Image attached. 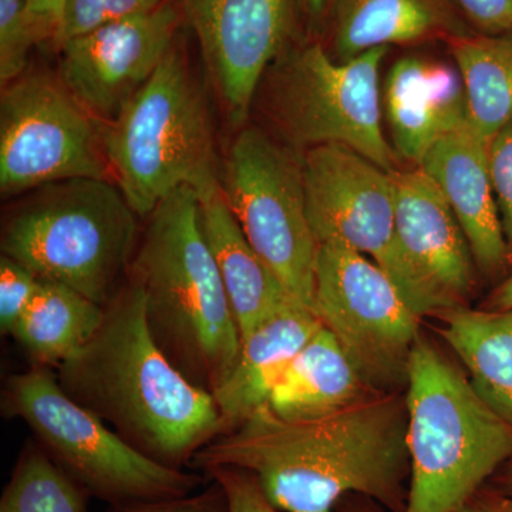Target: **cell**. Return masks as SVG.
<instances>
[{
    "instance_id": "obj_1",
    "label": "cell",
    "mask_w": 512,
    "mask_h": 512,
    "mask_svg": "<svg viewBox=\"0 0 512 512\" xmlns=\"http://www.w3.org/2000/svg\"><path fill=\"white\" fill-rule=\"evenodd\" d=\"M190 467L247 470L282 512H333L352 493L406 512V396L373 392L312 419H282L264 404L202 448Z\"/></svg>"
},
{
    "instance_id": "obj_2",
    "label": "cell",
    "mask_w": 512,
    "mask_h": 512,
    "mask_svg": "<svg viewBox=\"0 0 512 512\" xmlns=\"http://www.w3.org/2000/svg\"><path fill=\"white\" fill-rule=\"evenodd\" d=\"M55 373L74 402L164 466L190 467L225 433L214 396L188 382L154 342L143 292L128 278L93 338Z\"/></svg>"
},
{
    "instance_id": "obj_3",
    "label": "cell",
    "mask_w": 512,
    "mask_h": 512,
    "mask_svg": "<svg viewBox=\"0 0 512 512\" xmlns=\"http://www.w3.org/2000/svg\"><path fill=\"white\" fill-rule=\"evenodd\" d=\"M128 279L141 289L154 342L205 392L225 382L239 349L237 320L200 222V198L183 187L146 218Z\"/></svg>"
},
{
    "instance_id": "obj_4",
    "label": "cell",
    "mask_w": 512,
    "mask_h": 512,
    "mask_svg": "<svg viewBox=\"0 0 512 512\" xmlns=\"http://www.w3.org/2000/svg\"><path fill=\"white\" fill-rule=\"evenodd\" d=\"M406 512H456L512 458V426L420 335L407 372Z\"/></svg>"
},
{
    "instance_id": "obj_5",
    "label": "cell",
    "mask_w": 512,
    "mask_h": 512,
    "mask_svg": "<svg viewBox=\"0 0 512 512\" xmlns=\"http://www.w3.org/2000/svg\"><path fill=\"white\" fill-rule=\"evenodd\" d=\"M119 185L72 178L30 191L2 222V255L106 308L126 284L140 229Z\"/></svg>"
},
{
    "instance_id": "obj_6",
    "label": "cell",
    "mask_w": 512,
    "mask_h": 512,
    "mask_svg": "<svg viewBox=\"0 0 512 512\" xmlns=\"http://www.w3.org/2000/svg\"><path fill=\"white\" fill-rule=\"evenodd\" d=\"M111 174L140 218L188 187L198 198L221 190L207 100L184 56L171 49L119 116L103 127Z\"/></svg>"
},
{
    "instance_id": "obj_7",
    "label": "cell",
    "mask_w": 512,
    "mask_h": 512,
    "mask_svg": "<svg viewBox=\"0 0 512 512\" xmlns=\"http://www.w3.org/2000/svg\"><path fill=\"white\" fill-rule=\"evenodd\" d=\"M2 410L25 421L47 456L90 497L109 505L184 497L201 487L200 474L144 456L74 402L49 367L9 377Z\"/></svg>"
},
{
    "instance_id": "obj_8",
    "label": "cell",
    "mask_w": 512,
    "mask_h": 512,
    "mask_svg": "<svg viewBox=\"0 0 512 512\" xmlns=\"http://www.w3.org/2000/svg\"><path fill=\"white\" fill-rule=\"evenodd\" d=\"M389 47L338 62L320 45L276 60L269 111L292 148L338 144L383 170L396 171V153L382 128L380 66Z\"/></svg>"
},
{
    "instance_id": "obj_9",
    "label": "cell",
    "mask_w": 512,
    "mask_h": 512,
    "mask_svg": "<svg viewBox=\"0 0 512 512\" xmlns=\"http://www.w3.org/2000/svg\"><path fill=\"white\" fill-rule=\"evenodd\" d=\"M312 312L367 387L406 390L421 318L372 259L340 242L319 244Z\"/></svg>"
},
{
    "instance_id": "obj_10",
    "label": "cell",
    "mask_w": 512,
    "mask_h": 512,
    "mask_svg": "<svg viewBox=\"0 0 512 512\" xmlns=\"http://www.w3.org/2000/svg\"><path fill=\"white\" fill-rule=\"evenodd\" d=\"M221 190L239 228L293 301L311 309L319 242L306 208L302 160L259 128L229 147Z\"/></svg>"
},
{
    "instance_id": "obj_11",
    "label": "cell",
    "mask_w": 512,
    "mask_h": 512,
    "mask_svg": "<svg viewBox=\"0 0 512 512\" xmlns=\"http://www.w3.org/2000/svg\"><path fill=\"white\" fill-rule=\"evenodd\" d=\"M97 121L60 80L45 74H22L2 87V197L72 178L110 180L103 127Z\"/></svg>"
},
{
    "instance_id": "obj_12",
    "label": "cell",
    "mask_w": 512,
    "mask_h": 512,
    "mask_svg": "<svg viewBox=\"0 0 512 512\" xmlns=\"http://www.w3.org/2000/svg\"><path fill=\"white\" fill-rule=\"evenodd\" d=\"M302 171L316 241L340 242L372 259L412 308L409 274L397 244L393 171L338 144L306 150Z\"/></svg>"
},
{
    "instance_id": "obj_13",
    "label": "cell",
    "mask_w": 512,
    "mask_h": 512,
    "mask_svg": "<svg viewBox=\"0 0 512 512\" xmlns=\"http://www.w3.org/2000/svg\"><path fill=\"white\" fill-rule=\"evenodd\" d=\"M396 235L409 274L413 311L436 316L467 306L476 285L470 245L443 192L426 171H393Z\"/></svg>"
},
{
    "instance_id": "obj_14",
    "label": "cell",
    "mask_w": 512,
    "mask_h": 512,
    "mask_svg": "<svg viewBox=\"0 0 512 512\" xmlns=\"http://www.w3.org/2000/svg\"><path fill=\"white\" fill-rule=\"evenodd\" d=\"M180 10L229 120L242 123L288 39L289 0H180Z\"/></svg>"
},
{
    "instance_id": "obj_15",
    "label": "cell",
    "mask_w": 512,
    "mask_h": 512,
    "mask_svg": "<svg viewBox=\"0 0 512 512\" xmlns=\"http://www.w3.org/2000/svg\"><path fill=\"white\" fill-rule=\"evenodd\" d=\"M173 6L110 23L60 45L59 80L94 119L110 123L173 49Z\"/></svg>"
},
{
    "instance_id": "obj_16",
    "label": "cell",
    "mask_w": 512,
    "mask_h": 512,
    "mask_svg": "<svg viewBox=\"0 0 512 512\" xmlns=\"http://www.w3.org/2000/svg\"><path fill=\"white\" fill-rule=\"evenodd\" d=\"M383 106L394 153L416 167L441 138L468 127L466 90L457 67L424 57H403L393 64Z\"/></svg>"
},
{
    "instance_id": "obj_17",
    "label": "cell",
    "mask_w": 512,
    "mask_h": 512,
    "mask_svg": "<svg viewBox=\"0 0 512 512\" xmlns=\"http://www.w3.org/2000/svg\"><path fill=\"white\" fill-rule=\"evenodd\" d=\"M443 192L460 222L474 262L483 274L497 275L510 261L495 200L488 143L470 127L441 138L419 165Z\"/></svg>"
},
{
    "instance_id": "obj_18",
    "label": "cell",
    "mask_w": 512,
    "mask_h": 512,
    "mask_svg": "<svg viewBox=\"0 0 512 512\" xmlns=\"http://www.w3.org/2000/svg\"><path fill=\"white\" fill-rule=\"evenodd\" d=\"M200 222L217 262L241 340L278 313L299 305L251 247L222 190L201 198Z\"/></svg>"
},
{
    "instance_id": "obj_19",
    "label": "cell",
    "mask_w": 512,
    "mask_h": 512,
    "mask_svg": "<svg viewBox=\"0 0 512 512\" xmlns=\"http://www.w3.org/2000/svg\"><path fill=\"white\" fill-rule=\"evenodd\" d=\"M453 0H332V46L338 62L376 47L468 35Z\"/></svg>"
},
{
    "instance_id": "obj_20",
    "label": "cell",
    "mask_w": 512,
    "mask_h": 512,
    "mask_svg": "<svg viewBox=\"0 0 512 512\" xmlns=\"http://www.w3.org/2000/svg\"><path fill=\"white\" fill-rule=\"evenodd\" d=\"M320 326L311 309L293 305L241 340L231 372L214 393L224 434L238 429L268 402L286 366Z\"/></svg>"
},
{
    "instance_id": "obj_21",
    "label": "cell",
    "mask_w": 512,
    "mask_h": 512,
    "mask_svg": "<svg viewBox=\"0 0 512 512\" xmlns=\"http://www.w3.org/2000/svg\"><path fill=\"white\" fill-rule=\"evenodd\" d=\"M376 392L363 382L335 336L320 326L293 356L266 406L282 419L325 416Z\"/></svg>"
},
{
    "instance_id": "obj_22",
    "label": "cell",
    "mask_w": 512,
    "mask_h": 512,
    "mask_svg": "<svg viewBox=\"0 0 512 512\" xmlns=\"http://www.w3.org/2000/svg\"><path fill=\"white\" fill-rule=\"evenodd\" d=\"M439 333L454 350L478 396L512 426V309L468 306L433 316Z\"/></svg>"
},
{
    "instance_id": "obj_23",
    "label": "cell",
    "mask_w": 512,
    "mask_h": 512,
    "mask_svg": "<svg viewBox=\"0 0 512 512\" xmlns=\"http://www.w3.org/2000/svg\"><path fill=\"white\" fill-rule=\"evenodd\" d=\"M104 318V308L69 286L43 281L13 338L33 366L56 369L87 345Z\"/></svg>"
},
{
    "instance_id": "obj_24",
    "label": "cell",
    "mask_w": 512,
    "mask_h": 512,
    "mask_svg": "<svg viewBox=\"0 0 512 512\" xmlns=\"http://www.w3.org/2000/svg\"><path fill=\"white\" fill-rule=\"evenodd\" d=\"M466 90L468 127L491 138L512 121V35H464L447 40Z\"/></svg>"
},
{
    "instance_id": "obj_25",
    "label": "cell",
    "mask_w": 512,
    "mask_h": 512,
    "mask_svg": "<svg viewBox=\"0 0 512 512\" xmlns=\"http://www.w3.org/2000/svg\"><path fill=\"white\" fill-rule=\"evenodd\" d=\"M89 498L33 440L13 468L0 498V512H87Z\"/></svg>"
},
{
    "instance_id": "obj_26",
    "label": "cell",
    "mask_w": 512,
    "mask_h": 512,
    "mask_svg": "<svg viewBox=\"0 0 512 512\" xmlns=\"http://www.w3.org/2000/svg\"><path fill=\"white\" fill-rule=\"evenodd\" d=\"M50 39L35 16L28 0H0V83L8 86L25 73L30 49Z\"/></svg>"
},
{
    "instance_id": "obj_27",
    "label": "cell",
    "mask_w": 512,
    "mask_h": 512,
    "mask_svg": "<svg viewBox=\"0 0 512 512\" xmlns=\"http://www.w3.org/2000/svg\"><path fill=\"white\" fill-rule=\"evenodd\" d=\"M165 5V0H66L56 45L86 35L110 23L146 15Z\"/></svg>"
},
{
    "instance_id": "obj_28",
    "label": "cell",
    "mask_w": 512,
    "mask_h": 512,
    "mask_svg": "<svg viewBox=\"0 0 512 512\" xmlns=\"http://www.w3.org/2000/svg\"><path fill=\"white\" fill-rule=\"evenodd\" d=\"M42 279L9 256H0V330L13 335L39 291Z\"/></svg>"
},
{
    "instance_id": "obj_29",
    "label": "cell",
    "mask_w": 512,
    "mask_h": 512,
    "mask_svg": "<svg viewBox=\"0 0 512 512\" xmlns=\"http://www.w3.org/2000/svg\"><path fill=\"white\" fill-rule=\"evenodd\" d=\"M488 165L505 239L512 251V121L488 143Z\"/></svg>"
},
{
    "instance_id": "obj_30",
    "label": "cell",
    "mask_w": 512,
    "mask_h": 512,
    "mask_svg": "<svg viewBox=\"0 0 512 512\" xmlns=\"http://www.w3.org/2000/svg\"><path fill=\"white\" fill-rule=\"evenodd\" d=\"M205 476L221 485L228 512H282L265 494L255 476L237 467H214Z\"/></svg>"
},
{
    "instance_id": "obj_31",
    "label": "cell",
    "mask_w": 512,
    "mask_h": 512,
    "mask_svg": "<svg viewBox=\"0 0 512 512\" xmlns=\"http://www.w3.org/2000/svg\"><path fill=\"white\" fill-rule=\"evenodd\" d=\"M211 481L205 490H197L184 497L109 505L106 512H228L224 490L220 484Z\"/></svg>"
},
{
    "instance_id": "obj_32",
    "label": "cell",
    "mask_w": 512,
    "mask_h": 512,
    "mask_svg": "<svg viewBox=\"0 0 512 512\" xmlns=\"http://www.w3.org/2000/svg\"><path fill=\"white\" fill-rule=\"evenodd\" d=\"M453 3L481 35H512V0H453Z\"/></svg>"
},
{
    "instance_id": "obj_33",
    "label": "cell",
    "mask_w": 512,
    "mask_h": 512,
    "mask_svg": "<svg viewBox=\"0 0 512 512\" xmlns=\"http://www.w3.org/2000/svg\"><path fill=\"white\" fill-rule=\"evenodd\" d=\"M29 10L47 35L56 42L66 0H28Z\"/></svg>"
},
{
    "instance_id": "obj_34",
    "label": "cell",
    "mask_w": 512,
    "mask_h": 512,
    "mask_svg": "<svg viewBox=\"0 0 512 512\" xmlns=\"http://www.w3.org/2000/svg\"><path fill=\"white\" fill-rule=\"evenodd\" d=\"M456 512H512V495L480 490Z\"/></svg>"
},
{
    "instance_id": "obj_35",
    "label": "cell",
    "mask_w": 512,
    "mask_h": 512,
    "mask_svg": "<svg viewBox=\"0 0 512 512\" xmlns=\"http://www.w3.org/2000/svg\"><path fill=\"white\" fill-rule=\"evenodd\" d=\"M484 309H491V311L512 309V274L491 292L490 298L484 303Z\"/></svg>"
},
{
    "instance_id": "obj_36",
    "label": "cell",
    "mask_w": 512,
    "mask_h": 512,
    "mask_svg": "<svg viewBox=\"0 0 512 512\" xmlns=\"http://www.w3.org/2000/svg\"><path fill=\"white\" fill-rule=\"evenodd\" d=\"M302 2L312 20H319L325 16L326 12H329L332 0H302Z\"/></svg>"
},
{
    "instance_id": "obj_37",
    "label": "cell",
    "mask_w": 512,
    "mask_h": 512,
    "mask_svg": "<svg viewBox=\"0 0 512 512\" xmlns=\"http://www.w3.org/2000/svg\"><path fill=\"white\" fill-rule=\"evenodd\" d=\"M504 484L507 487V494L512 495V458L507 463V471L504 474Z\"/></svg>"
},
{
    "instance_id": "obj_38",
    "label": "cell",
    "mask_w": 512,
    "mask_h": 512,
    "mask_svg": "<svg viewBox=\"0 0 512 512\" xmlns=\"http://www.w3.org/2000/svg\"><path fill=\"white\" fill-rule=\"evenodd\" d=\"M355 512H363V511H355Z\"/></svg>"
}]
</instances>
